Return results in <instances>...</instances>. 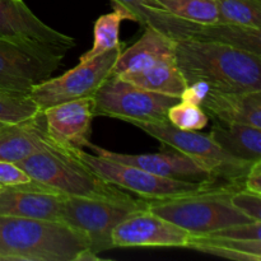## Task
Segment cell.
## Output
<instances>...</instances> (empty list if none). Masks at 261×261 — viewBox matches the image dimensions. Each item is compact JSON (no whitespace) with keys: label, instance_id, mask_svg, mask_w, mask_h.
I'll return each instance as SVG.
<instances>
[{"label":"cell","instance_id":"13","mask_svg":"<svg viewBox=\"0 0 261 261\" xmlns=\"http://www.w3.org/2000/svg\"><path fill=\"white\" fill-rule=\"evenodd\" d=\"M87 148H91L96 153V155L102 158H109V160L125 163V165L135 166V167L143 168L148 172L162 176V177L193 181V182L224 184L193 158L173 148L165 149L160 153H147V154H125V153L111 152L98 145H94L91 142ZM227 185H232V184H227Z\"/></svg>","mask_w":261,"mask_h":261},{"label":"cell","instance_id":"1","mask_svg":"<svg viewBox=\"0 0 261 261\" xmlns=\"http://www.w3.org/2000/svg\"><path fill=\"white\" fill-rule=\"evenodd\" d=\"M186 86L203 83L223 92L261 91V56L226 43L188 38L175 42Z\"/></svg>","mask_w":261,"mask_h":261},{"label":"cell","instance_id":"19","mask_svg":"<svg viewBox=\"0 0 261 261\" xmlns=\"http://www.w3.org/2000/svg\"><path fill=\"white\" fill-rule=\"evenodd\" d=\"M175 40L153 27H144L142 37L122 50L115 63L112 74L124 76L147 69L167 56L175 55Z\"/></svg>","mask_w":261,"mask_h":261},{"label":"cell","instance_id":"2","mask_svg":"<svg viewBox=\"0 0 261 261\" xmlns=\"http://www.w3.org/2000/svg\"><path fill=\"white\" fill-rule=\"evenodd\" d=\"M86 249L84 233L65 222L0 216V260L75 261Z\"/></svg>","mask_w":261,"mask_h":261},{"label":"cell","instance_id":"17","mask_svg":"<svg viewBox=\"0 0 261 261\" xmlns=\"http://www.w3.org/2000/svg\"><path fill=\"white\" fill-rule=\"evenodd\" d=\"M45 149L64 150L48 138L42 111L27 120L0 127V161L19 163Z\"/></svg>","mask_w":261,"mask_h":261},{"label":"cell","instance_id":"31","mask_svg":"<svg viewBox=\"0 0 261 261\" xmlns=\"http://www.w3.org/2000/svg\"><path fill=\"white\" fill-rule=\"evenodd\" d=\"M244 188L252 193L261 194V160L251 165L244 178Z\"/></svg>","mask_w":261,"mask_h":261},{"label":"cell","instance_id":"15","mask_svg":"<svg viewBox=\"0 0 261 261\" xmlns=\"http://www.w3.org/2000/svg\"><path fill=\"white\" fill-rule=\"evenodd\" d=\"M64 199V195L33 180L0 186V216L63 222Z\"/></svg>","mask_w":261,"mask_h":261},{"label":"cell","instance_id":"25","mask_svg":"<svg viewBox=\"0 0 261 261\" xmlns=\"http://www.w3.org/2000/svg\"><path fill=\"white\" fill-rule=\"evenodd\" d=\"M218 23L240 27H261V0H216Z\"/></svg>","mask_w":261,"mask_h":261},{"label":"cell","instance_id":"24","mask_svg":"<svg viewBox=\"0 0 261 261\" xmlns=\"http://www.w3.org/2000/svg\"><path fill=\"white\" fill-rule=\"evenodd\" d=\"M153 5L175 17L196 24L218 23L216 0H152Z\"/></svg>","mask_w":261,"mask_h":261},{"label":"cell","instance_id":"6","mask_svg":"<svg viewBox=\"0 0 261 261\" xmlns=\"http://www.w3.org/2000/svg\"><path fill=\"white\" fill-rule=\"evenodd\" d=\"M163 145L189 155L224 184L244 186V178L254 162L239 160L224 152L209 134L181 130L168 121H132Z\"/></svg>","mask_w":261,"mask_h":261},{"label":"cell","instance_id":"33","mask_svg":"<svg viewBox=\"0 0 261 261\" xmlns=\"http://www.w3.org/2000/svg\"><path fill=\"white\" fill-rule=\"evenodd\" d=\"M4 122H2V121H0V127H2V126H4Z\"/></svg>","mask_w":261,"mask_h":261},{"label":"cell","instance_id":"16","mask_svg":"<svg viewBox=\"0 0 261 261\" xmlns=\"http://www.w3.org/2000/svg\"><path fill=\"white\" fill-rule=\"evenodd\" d=\"M199 106L218 124H245L261 129V91L223 92L205 86Z\"/></svg>","mask_w":261,"mask_h":261},{"label":"cell","instance_id":"26","mask_svg":"<svg viewBox=\"0 0 261 261\" xmlns=\"http://www.w3.org/2000/svg\"><path fill=\"white\" fill-rule=\"evenodd\" d=\"M40 112L30 96L14 94L0 91V121L4 124H15L35 116Z\"/></svg>","mask_w":261,"mask_h":261},{"label":"cell","instance_id":"22","mask_svg":"<svg viewBox=\"0 0 261 261\" xmlns=\"http://www.w3.org/2000/svg\"><path fill=\"white\" fill-rule=\"evenodd\" d=\"M188 249L237 261H261V240H236L222 236H191Z\"/></svg>","mask_w":261,"mask_h":261},{"label":"cell","instance_id":"9","mask_svg":"<svg viewBox=\"0 0 261 261\" xmlns=\"http://www.w3.org/2000/svg\"><path fill=\"white\" fill-rule=\"evenodd\" d=\"M96 116L124 121H167V112L180 97L167 96L140 88L119 75H111L93 94Z\"/></svg>","mask_w":261,"mask_h":261},{"label":"cell","instance_id":"20","mask_svg":"<svg viewBox=\"0 0 261 261\" xmlns=\"http://www.w3.org/2000/svg\"><path fill=\"white\" fill-rule=\"evenodd\" d=\"M212 139L228 154L246 161L261 160V129L245 124H218L209 133Z\"/></svg>","mask_w":261,"mask_h":261},{"label":"cell","instance_id":"29","mask_svg":"<svg viewBox=\"0 0 261 261\" xmlns=\"http://www.w3.org/2000/svg\"><path fill=\"white\" fill-rule=\"evenodd\" d=\"M211 234L212 236L229 237V239L236 240H261V221L233 224V226L222 228Z\"/></svg>","mask_w":261,"mask_h":261},{"label":"cell","instance_id":"21","mask_svg":"<svg viewBox=\"0 0 261 261\" xmlns=\"http://www.w3.org/2000/svg\"><path fill=\"white\" fill-rule=\"evenodd\" d=\"M120 78L140 88L167 94V96L180 97V98L188 87L182 74L178 70L175 55L162 59L144 70L127 74Z\"/></svg>","mask_w":261,"mask_h":261},{"label":"cell","instance_id":"7","mask_svg":"<svg viewBox=\"0 0 261 261\" xmlns=\"http://www.w3.org/2000/svg\"><path fill=\"white\" fill-rule=\"evenodd\" d=\"M74 154L106 182L129 190L130 193L138 194L145 200H163V199L194 195V194L212 190L218 186L227 185V184L193 182V181L162 177L135 166L89 154L83 149L76 150Z\"/></svg>","mask_w":261,"mask_h":261},{"label":"cell","instance_id":"12","mask_svg":"<svg viewBox=\"0 0 261 261\" xmlns=\"http://www.w3.org/2000/svg\"><path fill=\"white\" fill-rule=\"evenodd\" d=\"M111 237L114 247H185L191 234L147 208L117 224Z\"/></svg>","mask_w":261,"mask_h":261},{"label":"cell","instance_id":"28","mask_svg":"<svg viewBox=\"0 0 261 261\" xmlns=\"http://www.w3.org/2000/svg\"><path fill=\"white\" fill-rule=\"evenodd\" d=\"M229 200L240 213L249 217L252 221H261V194L240 188L231 194Z\"/></svg>","mask_w":261,"mask_h":261},{"label":"cell","instance_id":"4","mask_svg":"<svg viewBox=\"0 0 261 261\" xmlns=\"http://www.w3.org/2000/svg\"><path fill=\"white\" fill-rule=\"evenodd\" d=\"M33 181L47 186L64 196L112 198L125 191L106 182L89 170L73 153L45 149L17 163Z\"/></svg>","mask_w":261,"mask_h":261},{"label":"cell","instance_id":"27","mask_svg":"<svg viewBox=\"0 0 261 261\" xmlns=\"http://www.w3.org/2000/svg\"><path fill=\"white\" fill-rule=\"evenodd\" d=\"M167 121L177 129L200 132L208 125L209 117L199 105L181 99L168 110Z\"/></svg>","mask_w":261,"mask_h":261},{"label":"cell","instance_id":"14","mask_svg":"<svg viewBox=\"0 0 261 261\" xmlns=\"http://www.w3.org/2000/svg\"><path fill=\"white\" fill-rule=\"evenodd\" d=\"M0 38L40 43L64 54L75 46L73 37L45 24L23 0H0Z\"/></svg>","mask_w":261,"mask_h":261},{"label":"cell","instance_id":"3","mask_svg":"<svg viewBox=\"0 0 261 261\" xmlns=\"http://www.w3.org/2000/svg\"><path fill=\"white\" fill-rule=\"evenodd\" d=\"M240 188L244 186L223 185L194 195L149 200L148 209L191 236H205L233 224L252 222L234 209L229 200L231 194Z\"/></svg>","mask_w":261,"mask_h":261},{"label":"cell","instance_id":"5","mask_svg":"<svg viewBox=\"0 0 261 261\" xmlns=\"http://www.w3.org/2000/svg\"><path fill=\"white\" fill-rule=\"evenodd\" d=\"M145 199H135L129 193L112 198L65 196L63 222L78 229L89 242V250L99 252L114 249L112 231L133 213L148 208Z\"/></svg>","mask_w":261,"mask_h":261},{"label":"cell","instance_id":"32","mask_svg":"<svg viewBox=\"0 0 261 261\" xmlns=\"http://www.w3.org/2000/svg\"><path fill=\"white\" fill-rule=\"evenodd\" d=\"M75 261H99V256L89 249H86L76 256Z\"/></svg>","mask_w":261,"mask_h":261},{"label":"cell","instance_id":"11","mask_svg":"<svg viewBox=\"0 0 261 261\" xmlns=\"http://www.w3.org/2000/svg\"><path fill=\"white\" fill-rule=\"evenodd\" d=\"M48 138L61 149L75 153L88 147L92 121L96 116L93 97L73 99L42 111Z\"/></svg>","mask_w":261,"mask_h":261},{"label":"cell","instance_id":"8","mask_svg":"<svg viewBox=\"0 0 261 261\" xmlns=\"http://www.w3.org/2000/svg\"><path fill=\"white\" fill-rule=\"evenodd\" d=\"M64 56L40 43L0 38V91L28 96L60 68Z\"/></svg>","mask_w":261,"mask_h":261},{"label":"cell","instance_id":"30","mask_svg":"<svg viewBox=\"0 0 261 261\" xmlns=\"http://www.w3.org/2000/svg\"><path fill=\"white\" fill-rule=\"evenodd\" d=\"M32 178L17 163L0 161V186H15L28 184Z\"/></svg>","mask_w":261,"mask_h":261},{"label":"cell","instance_id":"18","mask_svg":"<svg viewBox=\"0 0 261 261\" xmlns=\"http://www.w3.org/2000/svg\"><path fill=\"white\" fill-rule=\"evenodd\" d=\"M112 5L124 8L142 27H153L172 40H203L205 25L188 22L153 5L152 0H111Z\"/></svg>","mask_w":261,"mask_h":261},{"label":"cell","instance_id":"23","mask_svg":"<svg viewBox=\"0 0 261 261\" xmlns=\"http://www.w3.org/2000/svg\"><path fill=\"white\" fill-rule=\"evenodd\" d=\"M112 7H114V12L101 15L96 19L93 27V46L91 50L81 56L79 61H86L96 58V56L112 50L122 43L120 42L119 38L121 22L125 19L134 22V17L124 8L117 7V5H112Z\"/></svg>","mask_w":261,"mask_h":261},{"label":"cell","instance_id":"10","mask_svg":"<svg viewBox=\"0 0 261 261\" xmlns=\"http://www.w3.org/2000/svg\"><path fill=\"white\" fill-rule=\"evenodd\" d=\"M124 47L125 43H121L96 58L79 61L75 68L63 75L48 78L33 87L28 96L40 111L73 99L93 97L94 92L112 74L115 63Z\"/></svg>","mask_w":261,"mask_h":261}]
</instances>
